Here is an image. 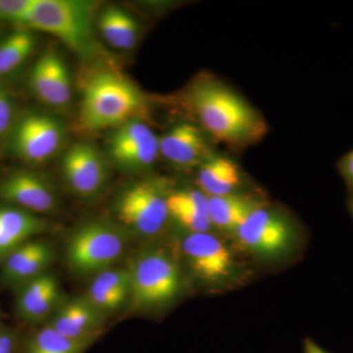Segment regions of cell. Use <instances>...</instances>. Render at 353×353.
Masks as SVG:
<instances>
[{
  "mask_svg": "<svg viewBox=\"0 0 353 353\" xmlns=\"http://www.w3.org/2000/svg\"><path fill=\"white\" fill-rule=\"evenodd\" d=\"M347 206L348 212L350 213V215H352L353 218V188L352 189H350V192H348Z\"/></svg>",
  "mask_w": 353,
  "mask_h": 353,
  "instance_id": "obj_31",
  "label": "cell"
},
{
  "mask_svg": "<svg viewBox=\"0 0 353 353\" xmlns=\"http://www.w3.org/2000/svg\"><path fill=\"white\" fill-rule=\"evenodd\" d=\"M97 28L102 39L116 50H131L139 43L141 30L138 21L119 6L102 9L97 17Z\"/></svg>",
  "mask_w": 353,
  "mask_h": 353,
  "instance_id": "obj_19",
  "label": "cell"
},
{
  "mask_svg": "<svg viewBox=\"0 0 353 353\" xmlns=\"http://www.w3.org/2000/svg\"><path fill=\"white\" fill-rule=\"evenodd\" d=\"M28 83L32 95L54 110H65L73 101V80L68 65L55 50L39 55L30 70Z\"/></svg>",
  "mask_w": 353,
  "mask_h": 353,
  "instance_id": "obj_9",
  "label": "cell"
},
{
  "mask_svg": "<svg viewBox=\"0 0 353 353\" xmlns=\"http://www.w3.org/2000/svg\"><path fill=\"white\" fill-rule=\"evenodd\" d=\"M15 290L16 313L22 321L29 324H38L52 316L61 296L59 282L50 272Z\"/></svg>",
  "mask_w": 353,
  "mask_h": 353,
  "instance_id": "obj_15",
  "label": "cell"
},
{
  "mask_svg": "<svg viewBox=\"0 0 353 353\" xmlns=\"http://www.w3.org/2000/svg\"><path fill=\"white\" fill-rule=\"evenodd\" d=\"M1 23H3V22H2L1 15H0V24H1Z\"/></svg>",
  "mask_w": 353,
  "mask_h": 353,
  "instance_id": "obj_32",
  "label": "cell"
},
{
  "mask_svg": "<svg viewBox=\"0 0 353 353\" xmlns=\"http://www.w3.org/2000/svg\"><path fill=\"white\" fill-rule=\"evenodd\" d=\"M19 114L10 90L0 81V150L6 148Z\"/></svg>",
  "mask_w": 353,
  "mask_h": 353,
  "instance_id": "obj_26",
  "label": "cell"
},
{
  "mask_svg": "<svg viewBox=\"0 0 353 353\" xmlns=\"http://www.w3.org/2000/svg\"><path fill=\"white\" fill-rule=\"evenodd\" d=\"M338 170L348 189L353 188V150L345 153L338 161Z\"/></svg>",
  "mask_w": 353,
  "mask_h": 353,
  "instance_id": "obj_28",
  "label": "cell"
},
{
  "mask_svg": "<svg viewBox=\"0 0 353 353\" xmlns=\"http://www.w3.org/2000/svg\"><path fill=\"white\" fill-rule=\"evenodd\" d=\"M92 341L67 338L46 325L30 339L25 353H83Z\"/></svg>",
  "mask_w": 353,
  "mask_h": 353,
  "instance_id": "obj_23",
  "label": "cell"
},
{
  "mask_svg": "<svg viewBox=\"0 0 353 353\" xmlns=\"http://www.w3.org/2000/svg\"><path fill=\"white\" fill-rule=\"evenodd\" d=\"M303 352L304 353H330L325 350L324 348L320 347L318 343L311 339L306 338L303 341Z\"/></svg>",
  "mask_w": 353,
  "mask_h": 353,
  "instance_id": "obj_30",
  "label": "cell"
},
{
  "mask_svg": "<svg viewBox=\"0 0 353 353\" xmlns=\"http://www.w3.org/2000/svg\"><path fill=\"white\" fill-rule=\"evenodd\" d=\"M37 48L32 31L17 29L0 39V81L6 83L29 63Z\"/></svg>",
  "mask_w": 353,
  "mask_h": 353,
  "instance_id": "obj_21",
  "label": "cell"
},
{
  "mask_svg": "<svg viewBox=\"0 0 353 353\" xmlns=\"http://www.w3.org/2000/svg\"><path fill=\"white\" fill-rule=\"evenodd\" d=\"M241 171L234 160L209 157L199 166L197 185L208 197L229 196L241 185Z\"/></svg>",
  "mask_w": 353,
  "mask_h": 353,
  "instance_id": "obj_20",
  "label": "cell"
},
{
  "mask_svg": "<svg viewBox=\"0 0 353 353\" xmlns=\"http://www.w3.org/2000/svg\"><path fill=\"white\" fill-rule=\"evenodd\" d=\"M0 201L37 215L50 214L59 206L54 185L39 172H12L0 180Z\"/></svg>",
  "mask_w": 353,
  "mask_h": 353,
  "instance_id": "obj_11",
  "label": "cell"
},
{
  "mask_svg": "<svg viewBox=\"0 0 353 353\" xmlns=\"http://www.w3.org/2000/svg\"><path fill=\"white\" fill-rule=\"evenodd\" d=\"M166 185L157 180L141 181L121 192L116 214L125 226L141 236H152L163 229L169 215Z\"/></svg>",
  "mask_w": 353,
  "mask_h": 353,
  "instance_id": "obj_7",
  "label": "cell"
},
{
  "mask_svg": "<svg viewBox=\"0 0 353 353\" xmlns=\"http://www.w3.org/2000/svg\"><path fill=\"white\" fill-rule=\"evenodd\" d=\"M129 272L131 297L139 307H153L169 303L181 289L178 265L160 250L139 253Z\"/></svg>",
  "mask_w": 353,
  "mask_h": 353,
  "instance_id": "obj_6",
  "label": "cell"
},
{
  "mask_svg": "<svg viewBox=\"0 0 353 353\" xmlns=\"http://www.w3.org/2000/svg\"><path fill=\"white\" fill-rule=\"evenodd\" d=\"M61 172L65 182L77 196L94 197L108 182V160L97 146L81 141L65 150Z\"/></svg>",
  "mask_w": 353,
  "mask_h": 353,
  "instance_id": "obj_10",
  "label": "cell"
},
{
  "mask_svg": "<svg viewBox=\"0 0 353 353\" xmlns=\"http://www.w3.org/2000/svg\"><path fill=\"white\" fill-rule=\"evenodd\" d=\"M79 126L85 132L113 130L143 119L148 103L143 92L127 76L108 65H97L79 80Z\"/></svg>",
  "mask_w": 353,
  "mask_h": 353,
  "instance_id": "obj_2",
  "label": "cell"
},
{
  "mask_svg": "<svg viewBox=\"0 0 353 353\" xmlns=\"http://www.w3.org/2000/svg\"><path fill=\"white\" fill-rule=\"evenodd\" d=\"M187 101L202 129L221 143L250 145L266 134L267 124L259 111L212 77L203 76L192 83Z\"/></svg>",
  "mask_w": 353,
  "mask_h": 353,
  "instance_id": "obj_1",
  "label": "cell"
},
{
  "mask_svg": "<svg viewBox=\"0 0 353 353\" xmlns=\"http://www.w3.org/2000/svg\"><path fill=\"white\" fill-rule=\"evenodd\" d=\"M95 4L82 0H39L26 29L50 34L81 59L101 55L94 36Z\"/></svg>",
  "mask_w": 353,
  "mask_h": 353,
  "instance_id": "obj_3",
  "label": "cell"
},
{
  "mask_svg": "<svg viewBox=\"0 0 353 353\" xmlns=\"http://www.w3.org/2000/svg\"><path fill=\"white\" fill-rule=\"evenodd\" d=\"M90 285L118 296H131V276L129 270L122 268H109L97 274Z\"/></svg>",
  "mask_w": 353,
  "mask_h": 353,
  "instance_id": "obj_25",
  "label": "cell"
},
{
  "mask_svg": "<svg viewBox=\"0 0 353 353\" xmlns=\"http://www.w3.org/2000/svg\"><path fill=\"white\" fill-rule=\"evenodd\" d=\"M54 257V248L48 241L38 238L27 241L0 263L2 281L8 287L17 289L48 272Z\"/></svg>",
  "mask_w": 353,
  "mask_h": 353,
  "instance_id": "obj_13",
  "label": "cell"
},
{
  "mask_svg": "<svg viewBox=\"0 0 353 353\" xmlns=\"http://www.w3.org/2000/svg\"><path fill=\"white\" fill-rule=\"evenodd\" d=\"M17 338L11 330L0 328V353H15Z\"/></svg>",
  "mask_w": 353,
  "mask_h": 353,
  "instance_id": "obj_29",
  "label": "cell"
},
{
  "mask_svg": "<svg viewBox=\"0 0 353 353\" xmlns=\"http://www.w3.org/2000/svg\"><path fill=\"white\" fill-rule=\"evenodd\" d=\"M236 233L243 246L263 255L284 252L292 240V231L287 220L260 206L250 213Z\"/></svg>",
  "mask_w": 353,
  "mask_h": 353,
  "instance_id": "obj_12",
  "label": "cell"
},
{
  "mask_svg": "<svg viewBox=\"0 0 353 353\" xmlns=\"http://www.w3.org/2000/svg\"><path fill=\"white\" fill-rule=\"evenodd\" d=\"M167 205L169 215L185 228L190 234L208 233L212 226L206 211L194 204L181 201L174 194H169Z\"/></svg>",
  "mask_w": 353,
  "mask_h": 353,
  "instance_id": "obj_24",
  "label": "cell"
},
{
  "mask_svg": "<svg viewBox=\"0 0 353 353\" xmlns=\"http://www.w3.org/2000/svg\"><path fill=\"white\" fill-rule=\"evenodd\" d=\"M259 205L245 197L229 196L208 197V216L211 225L228 231H236Z\"/></svg>",
  "mask_w": 353,
  "mask_h": 353,
  "instance_id": "obj_22",
  "label": "cell"
},
{
  "mask_svg": "<svg viewBox=\"0 0 353 353\" xmlns=\"http://www.w3.org/2000/svg\"><path fill=\"white\" fill-rule=\"evenodd\" d=\"M48 229L44 218L10 204H0V263L16 248Z\"/></svg>",
  "mask_w": 353,
  "mask_h": 353,
  "instance_id": "obj_17",
  "label": "cell"
},
{
  "mask_svg": "<svg viewBox=\"0 0 353 353\" xmlns=\"http://www.w3.org/2000/svg\"><path fill=\"white\" fill-rule=\"evenodd\" d=\"M183 250L190 267L204 280H220L231 271V253L219 239L208 232L188 234L183 241Z\"/></svg>",
  "mask_w": 353,
  "mask_h": 353,
  "instance_id": "obj_14",
  "label": "cell"
},
{
  "mask_svg": "<svg viewBox=\"0 0 353 353\" xmlns=\"http://www.w3.org/2000/svg\"><path fill=\"white\" fill-rule=\"evenodd\" d=\"M39 0H0L2 22L10 23L18 29H26L30 16Z\"/></svg>",
  "mask_w": 353,
  "mask_h": 353,
  "instance_id": "obj_27",
  "label": "cell"
},
{
  "mask_svg": "<svg viewBox=\"0 0 353 353\" xmlns=\"http://www.w3.org/2000/svg\"><path fill=\"white\" fill-rule=\"evenodd\" d=\"M159 155L179 168L201 166L210 157L203 132L190 123H179L159 138Z\"/></svg>",
  "mask_w": 353,
  "mask_h": 353,
  "instance_id": "obj_16",
  "label": "cell"
},
{
  "mask_svg": "<svg viewBox=\"0 0 353 353\" xmlns=\"http://www.w3.org/2000/svg\"><path fill=\"white\" fill-rule=\"evenodd\" d=\"M106 148L111 161L121 169L141 172L159 157V138L143 119L132 120L109 131Z\"/></svg>",
  "mask_w": 353,
  "mask_h": 353,
  "instance_id": "obj_8",
  "label": "cell"
},
{
  "mask_svg": "<svg viewBox=\"0 0 353 353\" xmlns=\"http://www.w3.org/2000/svg\"><path fill=\"white\" fill-rule=\"evenodd\" d=\"M66 141V128L59 118L41 111L19 114L7 150L26 164L38 166L57 157Z\"/></svg>",
  "mask_w": 353,
  "mask_h": 353,
  "instance_id": "obj_5",
  "label": "cell"
},
{
  "mask_svg": "<svg viewBox=\"0 0 353 353\" xmlns=\"http://www.w3.org/2000/svg\"><path fill=\"white\" fill-rule=\"evenodd\" d=\"M101 313L85 297L71 299L58 306L48 325L67 338L92 341L101 325Z\"/></svg>",
  "mask_w": 353,
  "mask_h": 353,
  "instance_id": "obj_18",
  "label": "cell"
},
{
  "mask_svg": "<svg viewBox=\"0 0 353 353\" xmlns=\"http://www.w3.org/2000/svg\"><path fill=\"white\" fill-rule=\"evenodd\" d=\"M127 240L119 228L92 220L77 228L66 246L69 268L78 275H97L112 268L126 250Z\"/></svg>",
  "mask_w": 353,
  "mask_h": 353,
  "instance_id": "obj_4",
  "label": "cell"
}]
</instances>
